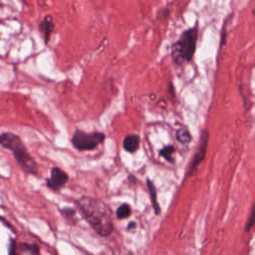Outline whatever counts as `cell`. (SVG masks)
I'll use <instances>...</instances> for the list:
<instances>
[{"mask_svg":"<svg viewBox=\"0 0 255 255\" xmlns=\"http://www.w3.org/2000/svg\"><path fill=\"white\" fill-rule=\"evenodd\" d=\"M79 210L92 228L101 236H109L114 229L112 214L108 206L101 200L83 196L77 201Z\"/></svg>","mask_w":255,"mask_h":255,"instance_id":"1","label":"cell"},{"mask_svg":"<svg viewBox=\"0 0 255 255\" xmlns=\"http://www.w3.org/2000/svg\"><path fill=\"white\" fill-rule=\"evenodd\" d=\"M0 144L12 151L15 160L26 173L32 175L38 174L37 162L29 153L26 145L19 135L9 131L3 132L0 134Z\"/></svg>","mask_w":255,"mask_h":255,"instance_id":"2","label":"cell"},{"mask_svg":"<svg viewBox=\"0 0 255 255\" xmlns=\"http://www.w3.org/2000/svg\"><path fill=\"white\" fill-rule=\"evenodd\" d=\"M198 29L197 25L189 28L180 35L178 40L171 46V58L172 61L181 65L192 60L196 49Z\"/></svg>","mask_w":255,"mask_h":255,"instance_id":"3","label":"cell"},{"mask_svg":"<svg viewBox=\"0 0 255 255\" xmlns=\"http://www.w3.org/2000/svg\"><path fill=\"white\" fill-rule=\"evenodd\" d=\"M106 135L104 132L101 131H94V132H86L80 129H77L73 136H72V144L73 146L80 150H93L98 147L101 143L104 142Z\"/></svg>","mask_w":255,"mask_h":255,"instance_id":"4","label":"cell"},{"mask_svg":"<svg viewBox=\"0 0 255 255\" xmlns=\"http://www.w3.org/2000/svg\"><path fill=\"white\" fill-rule=\"evenodd\" d=\"M208 140H209V132H208L207 129H203L201 131V135H200L197 150L195 151L193 157L191 158V161L188 165L186 175H188V176L192 175V173L197 169L198 165L204 160L205 155H206L207 146H208Z\"/></svg>","mask_w":255,"mask_h":255,"instance_id":"5","label":"cell"},{"mask_svg":"<svg viewBox=\"0 0 255 255\" xmlns=\"http://www.w3.org/2000/svg\"><path fill=\"white\" fill-rule=\"evenodd\" d=\"M69 180V175L68 173L61 169L58 166H54L51 168L50 172V177L46 179V185L54 190V191H59L61 188H63L66 183Z\"/></svg>","mask_w":255,"mask_h":255,"instance_id":"6","label":"cell"},{"mask_svg":"<svg viewBox=\"0 0 255 255\" xmlns=\"http://www.w3.org/2000/svg\"><path fill=\"white\" fill-rule=\"evenodd\" d=\"M40 30L43 34L45 43L47 44L51 38V34L54 30V22L51 15H47L44 17V19L40 23Z\"/></svg>","mask_w":255,"mask_h":255,"instance_id":"7","label":"cell"},{"mask_svg":"<svg viewBox=\"0 0 255 255\" xmlns=\"http://www.w3.org/2000/svg\"><path fill=\"white\" fill-rule=\"evenodd\" d=\"M139 136L137 134H128L123 140V147L126 151L133 153L139 147Z\"/></svg>","mask_w":255,"mask_h":255,"instance_id":"8","label":"cell"},{"mask_svg":"<svg viewBox=\"0 0 255 255\" xmlns=\"http://www.w3.org/2000/svg\"><path fill=\"white\" fill-rule=\"evenodd\" d=\"M146 185H147V189L149 191V195H150V200L153 206V210L155 212V214H158L160 212V206L158 204L157 201V193H156V188L155 185L153 184V182L150 179L146 180Z\"/></svg>","mask_w":255,"mask_h":255,"instance_id":"9","label":"cell"},{"mask_svg":"<svg viewBox=\"0 0 255 255\" xmlns=\"http://www.w3.org/2000/svg\"><path fill=\"white\" fill-rule=\"evenodd\" d=\"M175 136H176V139L182 143V144H187L191 141L192 137H191V134L188 130L187 128L185 127H181V128H178L176 129V132H175Z\"/></svg>","mask_w":255,"mask_h":255,"instance_id":"10","label":"cell"},{"mask_svg":"<svg viewBox=\"0 0 255 255\" xmlns=\"http://www.w3.org/2000/svg\"><path fill=\"white\" fill-rule=\"evenodd\" d=\"M16 248L19 253H24L26 255H38V251H39L36 245L28 244V243H21L20 245H16Z\"/></svg>","mask_w":255,"mask_h":255,"instance_id":"11","label":"cell"},{"mask_svg":"<svg viewBox=\"0 0 255 255\" xmlns=\"http://www.w3.org/2000/svg\"><path fill=\"white\" fill-rule=\"evenodd\" d=\"M130 214H131V208H130V205L128 203L121 204L117 209V217L119 219L128 218L129 217Z\"/></svg>","mask_w":255,"mask_h":255,"instance_id":"12","label":"cell"},{"mask_svg":"<svg viewBox=\"0 0 255 255\" xmlns=\"http://www.w3.org/2000/svg\"><path fill=\"white\" fill-rule=\"evenodd\" d=\"M173 153H174V147L172 145H166L159 150V154L168 162L173 161Z\"/></svg>","mask_w":255,"mask_h":255,"instance_id":"13","label":"cell"},{"mask_svg":"<svg viewBox=\"0 0 255 255\" xmlns=\"http://www.w3.org/2000/svg\"><path fill=\"white\" fill-rule=\"evenodd\" d=\"M254 225H255V202H254V204H253V206H252L250 215H249L248 220H247V222H246L245 231H246V232L250 231V230L253 228Z\"/></svg>","mask_w":255,"mask_h":255,"instance_id":"14","label":"cell"},{"mask_svg":"<svg viewBox=\"0 0 255 255\" xmlns=\"http://www.w3.org/2000/svg\"><path fill=\"white\" fill-rule=\"evenodd\" d=\"M62 214L66 217V218H69V219H75V215H76V211L72 208H64L61 210Z\"/></svg>","mask_w":255,"mask_h":255,"instance_id":"15","label":"cell"},{"mask_svg":"<svg viewBox=\"0 0 255 255\" xmlns=\"http://www.w3.org/2000/svg\"><path fill=\"white\" fill-rule=\"evenodd\" d=\"M133 226H135V223H134V222H130V223L128 225V229H130V228H134Z\"/></svg>","mask_w":255,"mask_h":255,"instance_id":"16","label":"cell"}]
</instances>
